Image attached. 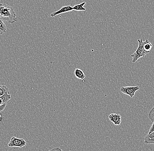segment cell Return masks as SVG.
Returning <instances> with one entry per match:
<instances>
[{
	"mask_svg": "<svg viewBox=\"0 0 154 151\" xmlns=\"http://www.w3.org/2000/svg\"><path fill=\"white\" fill-rule=\"evenodd\" d=\"M144 143L147 144H154V131L146 135L144 138Z\"/></svg>",
	"mask_w": 154,
	"mask_h": 151,
	"instance_id": "7",
	"label": "cell"
},
{
	"mask_svg": "<svg viewBox=\"0 0 154 151\" xmlns=\"http://www.w3.org/2000/svg\"><path fill=\"white\" fill-rule=\"evenodd\" d=\"M0 18L9 23H14L17 21L14 8L5 4H0Z\"/></svg>",
	"mask_w": 154,
	"mask_h": 151,
	"instance_id": "1",
	"label": "cell"
},
{
	"mask_svg": "<svg viewBox=\"0 0 154 151\" xmlns=\"http://www.w3.org/2000/svg\"><path fill=\"white\" fill-rule=\"evenodd\" d=\"M3 20L0 18V35L3 34L6 32L7 27Z\"/></svg>",
	"mask_w": 154,
	"mask_h": 151,
	"instance_id": "11",
	"label": "cell"
},
{
	"mask_svg": "<svg viewBox=\"0 0 154 151\" xmlns=\"http://www.w3.org/2000/svg\"><path fill=\"white\" fill-rule=\"evenodd\" d=\"M26 142L23 138H19L16 137H11L8 143V146L10 147H23L26 146Z\"/></svg>",
	"mask_w": 154,
	"mask_h": 151,
	"instance_id": "4",
	"label": "cell"
},
{
	"mask_svg": "<svg viewBox=\"0 0 154 151\" xmlns=\"http://www.w3.org/2000/svg\"><path fill=\"white\" fill-rule=\"evenodd\" d=\"M6 106V104H4L0 106V112H2L5 109V108Z\"/></svg>",
	"mask_w": 154,
	"mask_h": 151,
	"instance_id": "17",
	"label": "cell"
},
{
	"mask_svg": "<svg viewBox=\"0 0 154 151\" xmlns=\"http://www.w3.org/2000/svg\"><path fill=\"white\" fill-rule=\"evenodd\" d=\"M85 2H83L80 4L75 5L73 7V10L76 11H85V8L84 7V6L85 5Z\"/></svg>",
	"mask_w": 154,
	"mask_h": 151,
	"instance_id": "10",
	"label": "cell"
},
{
	"mask_svg": "<svg viewBox=\"0 0 154 151\" xmlns=\"http://www.w3.org/2000/svg\"><path fill=\"white\" fill-rule=\"evenodd\" d=\"M74 74L75 76L77 78L81 80H83L85 78V75L83 71L80 69H75V71H74Z\"/></svg>",
	"mask_w": 154,
	"mask_h": 151,
	"instance_id": "9",
	"label": "cell"
},
{
	"mask_svg": "<svg viewBox=\"0 0 154 151\" xmlns=\"http://www.w3.org/2000/svg\"><path fill=\"white\" fill-rule=\"evenodd\" d=\"M48 151H63L60 148H58V147H56V148H53L52 149Z\"/></svg>",
	"mask_w": 154,
	"mask_h": 151,
	"instance_id": "15",
	"label": "cell"
},
{
	"mask_svg": "<svg viewBox=\"0 0 154 151\" xmlns=\"http://www.w3.org/2000/svg\"><path fill=\"white\" fill-rule=\"evenodd\" d=\"M138 48L134 53L131 55V56L133 58L132 62L134 63L137 61L139 58L145 56L149 52L145 51L144 49V45L146 43V40L143 42L142 39H138Z\"/></svg>",
	"mask_w": 154,
	"mask_h": 151,
	"instance_id": "2",
	"label": "cell"
},
{
	"mask_svg": "<svg viewBox=\"0 0 154 151\" xmlns=\"http://www.w3.org/2000/svg\"><path fill=\"white\" fill-rule=\"evenodd\" d=\"M152 47V43L148 40V39H146V43L144 45V49L145 51L147 52H150L151 49Z\"/></svg>",
	"mask_w": 154,
	"mask_h": 151,
	"instance_id": "13",
	"label": "cell"
},
{
	"mask_svg": "<svg viewBox=\"0 0 154 151\" xmlns=\"http://www.w3.org/2000/svg\"><path fill=\"white\" fill-rule=\"evenodd\" d=\"M149 118L151 120V122H154V107L149 112Z\"/></svg>",
	"mask_w": 154,
	"mask_h": 151,
	"instance_id": "14",
	"label": "cell"
},
{
	"mask_svg": "<svg viewBox=\"0 0 154 151\" xmlns=\"http://www.w3.org/2000/svg\"><path fill=\"white\" fill-rule=\"evenodd\" d=\"M6 93L9 94L8 87L6 86L0 85V97L3 96Z\"/></svg>",
	"mask_w": 154,
	"mask_h": 151,
	"instance_id": "12",
	"label": "cell"
},
{
	"mask_svg": "<svg viewBox=\"0 0 154 151\" xmlns=\"http://www.w3.org/2000/svg\"><path fill=\"white\" fill-rule=\"evenodd\" d=\"M73 10V7L71 6H66L63 7L57 11L53 12L51 14V17H54L58 14H62V13H66V12H70Z\"/></svg>",
	"mask_w": 154,
	"mask_h": 151,
	"instance_id": "6",
	"label": "cell"
},
{
	"mask_svg": "<svg viewBox=\"0 0 154 151\" xmlns=\"http://www.w3.org/2000/svg\"><path fill=\"white\" fill-rule=\"evenodd\" d=\"M1 119H2V116H1V114H0V121H1Z\"/></svg>",
	"mask_w": 154,
	"mask_h": 151,
	"instance_id": "18",
	"label": "cell"
},
{
	"mask_svg": "<svg viewBox=\"0 0 154 151\" xmlns=\"http://www.w3.org/2000/svg\"><path fill=\"white\" fill-rule=\"evenodd\" d=\"M109 120L116 125H119L121 122V116L117 113H111L109 116Z\"/></svg>",
	"mask_w": 154,
	"mask_h": 151,
	"instance_id": "5",
	"label": "cell"
},
{
	"mask_svg": "<svg viewBox=\"0 0 154 151\" xmlns=\"http://www.w3.org/2000/svg\"><path fill=\"white\" fill-rule=\"evenodd\" d=\"M139 86H122L120 88V91L123 94L129 95L131 98L134 96L135 92L139 90Z\"/></svg>",
	"mask_w": 154,
	"mask_h": 151,
	"instance_id": "3",
	"label": "cell"
},
{
	"mask_svg": "<svg viewBox=\"0 0 154 151\" xmlns=\"http://www.w3.org/2000/svg\"><path fill=\"white\" fill-rule=\"evenodd\" d=\"M154 122H153L152 125V126L150 128V130L149 131V133H151L154 132Z\"/></svg>",
	"mask_w": 154,
	"mask_h": 151,
	"instance_id": "16",
	"label": "cell"
},
{
	"mask_svg": "<svg viewBox=\"0 0 154 151\" xmlns=\"http://www.w3.org/2000/svg\"><path fill=\"white\" fill-rule=\"evenodd\" d=\"M11 98V96L8 93H6L3 96L0 97V106L4 104H7Z\"/></svg>",
	"mask_w": 154,
	"mask_h": 151,
	"instance_id": "8",
	"label": "cell"
}]
</instances>
